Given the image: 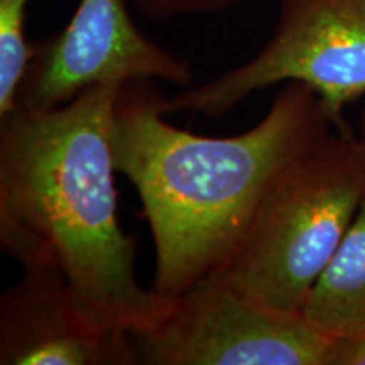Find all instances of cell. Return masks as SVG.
<instances>
[{
    "label": "cell",
    "instance_id": "cell-4",
    "mask_svg": "<svg viewBox=\"0 0 365 365\" xmlns=\"http://www.w3.org/2000/svg\"><path fill=\"white\" fill-rule=\"evenodd\" d=\"M298 81L322 100L333 125L350 132L346 107L365 97V0H282L271 39L252 59L163 100L168 115L218 118L255 91Z\"/></svg>",
    "mask_w": 365,
    "mask_h": 365
},
{
    "label": "cell",
    "instance_id": "cell-1",
    "mask_svg": "<svg viewBox=\"0 0 365 365\" xmlns=\"http://www.w3.org/2000/svg\"><path fill=\"white\" fill-rule=\"evenodd\" d=\"M154 80L120 86L110 140L154 242L150 289L175 301L230 261L287 166L335 129L309 86L289 81L252 129L207 137L176 127Z\"/></svg>",
    "mask_w": 365,
    "mask_h": 365
},
{
    "label": "cell",
    "instance_id": "cell-5",
    "mask_svg": "<svg viewBox=\"0 0 365 365\" xmlns=\"http://www.w3.org/2000/svg\"><path fill=\"white\" fill-rule=\"evenodd\" d=\"M132 339L148 365H328L331 345L301 312L267 307L218 276Z\"/></svg>",
    "mask_w": 365,
    "mask_h": 365
},
{
    "label": "cell",
    "instance_id": "cell-2",
    "mask_svg": "<svg viewBox=\"0 0 365 365\" xmlns=\"http://www.w3.org/2000/svg\"><path fill=\"white\" fill-rule=\"evenodd\" d=\"M120 86L0 117V247L22 269L61 272L105 325L135 335L176 299L140 284L135 239L118 220L110 129Z\"/></svg>",
    "mask_w": 365,
    "mask_h": 365
},
{
    "label": "cell",
    "instance_id": "cell-10",
    "mask_svg": "<svg viewBox=\"0 0 365 365\" xmlns=\"http://www.w3.org/2000/svg\"><path fill=\"white\" fill-rule=\"evenodd\" d=\"M328 365H365V336L333 339Z\"/></svg>",
    "mask_w": 365,
    "mask_h": 365
},
{
    "label": "cell",
    "instance_id": "cell-9",
    "mask_svg": "<svg viewBox=\"0 0 365 365\" xmlns=\"http://www.w3.org/2000/svg\"><path fill=\"white\" fill-rule=\"evenodd\" d=\"M239 0H134L137 11L150 21H168L178 16L222 12Z\"/></svg>",
    "mask_w": 365,
    "mask_h": 365
},
{
    "label": "cell",
    "instance_id": "cell-7",
    "mask_svg": "<svg viewBox=\"0 0 365 365\" xmlns=\"http://www.w3.org/2000/svg\"><path fill=\"white\" fill-rule=\"evenodd\" d=\"M301 313L331 340L365 336V196Z\"/></svg>",
    "mask_w": 365,
    "mask_h": 365
},
{
    "label": "cell",
    "instance_id": "cell-3",
    "mask_svg": "<svg viewBox=\"0 0 365 365\" xmlns=\"http://www.w3.org/2000/svg\"><path fill=\"white\" fill-rule=\"evenodd\" d=\"M365 196V143L331 129L286 168L222 277L267 307L301 312Z\"/></svg>",
    "mask_w": 365,
    "mask_h": 365
},
{
    "label": "cell",
    "instance_id": "cell-11",
    "mask_svg": "<svg viewBox=\"0 0 365 365\" xmlns=\"http://www.w3.org/2000/svg\"><path fill=\"white\" fill-rule=\"evenodd\" d=\"M359 137L365 143V103H364L362 112H360V118H359Z\"/></svg>",
    "mask_w": 365,
    "mask_h": 365
},
{
    "label": "cell",
    "instance_id": "cell-8",
    "mask_svg": "<svg viewBox=\"0 0 365 365\" xmlns=\"http://www.w3.org/2000/svg\"><path fill=\"white\" fill-rule=\"evenodd\" d=\"M29 0H0V117L17 107V95L36 46L26 39Z\"/></svg>",
    "mask_w": 365,
    "mask_h": 365
},
{
    "label": "cell",
    "instance_id": "cell-6",
    "mask_svg": "<svg viewBox=\"0 0 365 365\" xmlns=\"http://www.w3.org/2000/svg\"><path fill=\"white\" fill-rule=\"evenodd\" d=\"M2 365H135L134 339L98 319L61 272L22 269L0 299Z\"/></svg>",
    "mask_w": 365,
    "mask_h": 365
}]
</instances>
